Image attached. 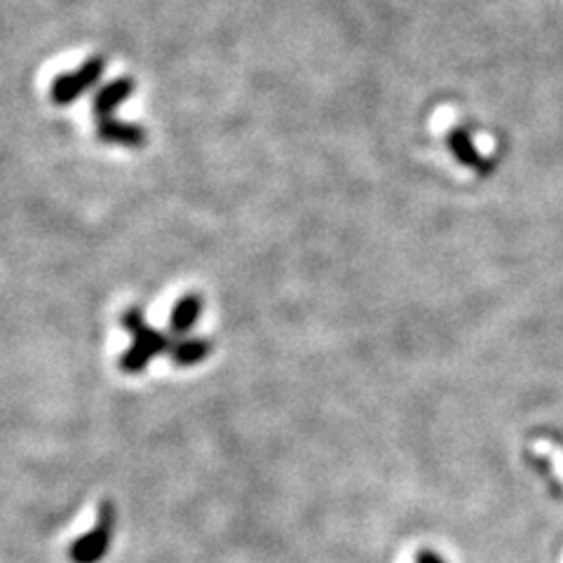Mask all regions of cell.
<instances>
[{"instance_id":"cell-1","label":"cell","mask_w":563,"mask_h":563,"mask_svg":"<svg viewBox=\"0 0 563 563\" xmlns=\"http://www.w3.org/2000/svg\"><path fill=\"white\" fill-rule=\"evenodd\" d=\"M122 327L130 331L134 338V343L122 352L120 357V369L125 373L144 371L155 355L172 350V338H167L165 334H160V331L148 327L141 308L127 310L125 315H122Z\"/></svg>"},{"instance_id":"cell-2","label":"cell","mask_w":563,"mask_h":563,"mask_svg":"<svg viewBox=\"0 0 563 563\" xmlns=\"http://www.w3.org/2000/svg\"><path fill=\"white\" fill-rule=\"evenodd\" d=\"M115 528V507L111 503H101L97 526L83 538H78L69 549L71 563H99L108 552Z\"/></svg>"},{"instance_id":"cell-3","label":"cell","mask_w":563,"mask_h":563,"mask_svg":"<svg viewBox=\"0 0 563 563\" xmlns=\"http://www.w3.org/2000/svg\"><path fill=\"white\" fill-rule=\"evenodd\" d=\"M104 59L101 57H90L83 66L76 71L64 73V76L54 78L50 85V99L52 104L66 106L73 104V101L83 97V94L94 87L104 76Z\"/></svg>"},{"instance_id":"cell-4","label":"cell","mask_w":563,"mask_h":563,"mask_svg":"<svg viewBox=\"0 0 563 563\" xmlns=\"http://www.w3.org/2000/svg\"><path fill=\"white\" fill-rule=\"evenodd\" d=\"M132 92H134V80L127 76L115 78L113 83H108L101 87V90H97V94H94V101H92V111H94V115H97V122L113 118V113L118 111V106L125 99H130Z\"/></svg>"},{"instance_id":"cell-5","label":"cell","mask_w":563,"mask_h":563,"mask_svg":"<svg viewBox=\"0 0 563 563\" xmlns=\"http://www.w3.org/2000/svg\"><path fill=\"white\" fill-rule=\"evenodd\" d=\"M97 137L106 141V144H120L130 148H139L146 144L144 127L132 125V122H120L115 118L97 122Z\"/></svg>"},{"instance_id":"cell-6","label":"cell","mask_w":563,"mask_h":563,"mask_svg":"<svg viewBox=\"0 0 563 563\" xmlns=\"http://www.w3.org/2000/svg\"><path fill=\"white\" fill-rule=\"evenodd\" d=\"M200 312L202 298L198 294L179 298V303H176L172 310V317H169V331H172V336H186L188 331H193L195 322L200 320Z\"/></svg>"},{"instance_id":"cell-7","label":"cell","mask_w":563,"mask_h":563,"mask_svg":"<svg viewBox=\"0 0 563 563\" xmlns=\"http://www.w3.org/2000/svg\"><path fill=\"white\" fill-rule=\"evenodd\" d=\"M209 352H212V341H207V338H183V341L172 343L169 357L179 366H195L202 359H207Z\"/></svg>"},{"instance_id":"cell-8","label":"cell","mask_w":563,"mask_h":563,"mask_svg":"<svg viewBox=\"0 0 563 563\" xmlns=\"http://www.w3.org/2000/svg\"><path fill=\"white\" fill-rule=\"evenodd\" d=\"M416 563H446L442 556L439 554H434V552H427V549H423V552H418L416 556Z\"/></svg>"}]
</instances>
